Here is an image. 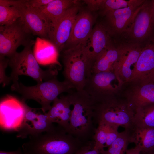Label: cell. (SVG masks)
Instances as JSON below:
<instances>
[{
  "instance_id": "30",
  "label": "cell",
  "mask_w": 154,
  "mask_h": 154,
  "mask_svg": "<svg viewBox=\"0 0 154 154\" xmlns=\"http://www.w3.org/2000/svg\"><path fill=\"white\" fill-rule=\"evenodd\" d=\"M9 62L8 58L0 56V83L3 87L8 85L11 81L10 77H8L5 74Z\"/></svg>"
},
{
  "instance_id": "21",
  "label": "cell",
  "mask_w": 154,
  "mask_h": 154,
  "mask_svg": "<svg viewBox=\"0 0 154 154\" xmlns=\"http://www.w3.org/2000/svg\"><path fill=\"white\" fill-rule=\"evenodd\" d=\"M33 52L39 64L54 66L59 68H61L58 61L59 53L54 45L50 41L37 37Z\"/></svg>"
},
{
  "instance_id": "19",
  "label": "cell",
  "mask_w": 154,
  "mask_h": 154,
  "mask_svg": "<svg viewBox=\"0 0 154 154\" xmlns=\"http://www.w3.org/2000/svg\"><path fill=\"white\" fill-rule=\"evenodd\" d=\"M71 112V105L67 94L56 98L46 114L52 122L57 123L68 133Z\"/></svg>"
},
{
  "instance_id": "27",
  "label": "cell",
  "mask_w": 154,
  "mask_h": 154,
  "mask_svg": "<svg viewBox=\"0 0 154 154\" xmlns=\"http://www.w3.org/2000/svg\"><path fill=\"white\" fill-rule=\"evenodd\" d=\"M143 0H103L100 9L104 15L109 11L130 7H139L144 2Z\"/></svg>"
},
{
  "instance_id": "6",
  "label": "cell",
  "mask_w": 154,
  "mask_h": 154,
  "mask_svg": "<svg viewBox=\"0 0 154 154\" xmlns=\"http://www.w3.org/2000/svg\"><path fill=\"white\" fill-rule=\"evenodd\" d=\"M62 52L64 80L75 90H83L92 74V63L81 44L69 46Z\"/></svg>"
},
{
  "instance_id": "26",
  "label": "cell",
  "mask_w": 154,
  "mask_h": 154,
  "mask_svg": "<svg viewBox=\"0 0 154 154\" xmlns=\"http://www.w3.org/2000/svg\"><path fill=\"white\" fill-rule=\"evenodd\" d=\"M129 143L128 132L125 130L119 132L117 138L108 147L107 150H104L100 154H124Z\"/></svg>"
},
{
  "instance_id": "2",
  "label": "cell",
  "mask_w": 154,
  "mask_h": 154,
  "mask_svg": "<svg viewBox=\"0 0 154 154\" xmlns=\"http://www.w3.org/2000/svg\"><path fill=\"white\" fill-rule=\"evenodd\" d=\"M71 112L68 133L84 143L93 140L94 100L84 90L68 93Z\"/></svg>"
},
{
  "instance_id": "11",
  "label": "cell",
  "mask_w": 154,
  "mask_h": 154,
  "mask_svg": "<svg viewBox=\"0 0 154 154\" xmlns=\"http://www.w3.org/2000/svg\"><path fill=\"white\" fill-rule=\"evenodd\" d=\"M111 35L105 25L98 24L87 39L80 43L92 65L96 59L111 44Z\"/></svg>"
},
{
  "instance_id": "32",
  "label": "cell",
  "mask_w": 154,
  "mask_h": 154,
  "mask_svg": "<svg viewBox=\"0 0 154 154\" xmlns=\"http://www.w3.org/2000/svg\"><path fill=\"white\" fill-rule=\"evenodd\" d=\"M52 0H25V5L34 9H37L48 4Z\"/></svg>"
},
{
  "instance_id": "24",
  "label": "cell",
  "mask_w": 154,
  "mask_h": 154,
  "mask_svg": "<svg viewBox=\"0 0 154 154\" xmlns=\"http://www.w3.org/2000/svg\"><path fill=\"white\" fill-rule=\"evenodd\" d=\"M133 124L154 128V103L136 109L135 111Z\"/></svg>"
},
{
  "instance_id": "25",
  "label": "cell",
  "mask_w": 154,
  "mask_h": 154,
  "mask_svg": "<svg viewBox=\"0 0 154 154\" xmlns=\"http://www.w3.org/2000/svg\"><path fill=\"white\" fill-rule=\"evenodd\" d=\"M24 3L19 6L0 5V26L12 24L20 18L21 8Z\"/></svg>"
},
{
  "instance_id": "22",
  "label": "cell",
  "mask_w": 154,
  "mask_h": 154,
  "mask_svg": "<svg viewBox=\"0 0 154 154\" xmlns=\"http://www.w3.org/2000/svg\"><path fill=\"white\" fill-rule=\"evenodd\" d=\"M122 50L123 46L116 47L112 44L109 46L95 60L92 74L114 71Z\"/></svg>"
},
{
  "instance_id": "13",
  "label": "cell",
  "mask_w": 154,
  "mask_h": 154,
  "mask_svg": "<svg viewBox=\"0 0 154 154\" xmlns=\"http://www.w3.org/2000/svg\"><path fill=\"white\" fill-rule=\"evenodd\" d=\"M130 7L109 11L104 15L107 24L105 25L111 35H122L132 24L135 17L141 8Z\"/></svg>"
},
{
  "instance_id": "38",
  "label": "cell",
  "mask_w": 154,
  "mask_h": 154,
  "mask_svg": "<svg viewBox=\"0 0 154 154\" xmlns=\"http://www.w3.org/2000/svg\"><path fill=\"white\" fill-rule=\"evenodd\" d=\"M153 3L154 5V0H153Z\"/></svg>"
},
{
  "instance_id": "1",
  "label": "cell",
  "mask_w": 154,
  "mask_h": 154,
  "mask_svg": "<svg viewBox=\"0 0 154 154\" xmlns=\"http://www.w3.org/2000/svg\"><path fill=\"white\" fill-rule=\"evenodd\" d=\"M22 145L24 154H75L86 143L60 126L33 136Z\"/></svg>"
},
{
  "instance_id": "4",
  "label": "cell",
  "mask_w": 154,
  "mask_h": 154,
  "mask_svg": "<svg viewBox=\"0 0 154 154\" xmlns=\"http://www.w3.org/2000/svg\"><path fill=\"white\" fill-rule=\"evenodd\" d=\"M11 88L21 95L22 101L33 100L38 103L44 113L50 109L51 103L59 95L65 92L70 93L74 89L68 82L60 81L56 76L32 86H26L18 81L13 82Z\"/></svg>"
},
{
  "instance_id": "34",
  "label": "cell",
  "mask_w": 154,
  "mask_h": 154,
  "mask_svg": "<svg viewBox=\"0 0 154 154\" xmlns=\"http://www.w3.org/2000/svg\"><path fill=\"white\" fill-rule=\"evenodd\" d=\"M25 0H0V5L19 6L24 4Z\"/></svg>"
},
{
  "instance_id": "35",
  "label": "cell",
  "mask_w": 154,
  "mask_h": 154,
  "mask_svg": "<svg viewBox=\"0 0 154 154\" xmlns=\"http://www.w3.org/2000/svg\"><path fill=\"white\" fill-rule=\"evenodd\" d=\"M141 149L137 146H135L133 148L127 149L126 151V154H141Z\"/></svg>"
},
{
  "instance_id": "9",
  "label": "cell",
  "mask_w": 154,
  "mask_h": 154,
  "mask_svg": "<svg viewBox=\"0 0 154 154\" xmlns=\"http://www.w3.org/2000/svg\"><path fill=\"white\" fill-rule=\"evenodd\" d=\"M124 82L114 71L92 74L83 90L96 100L114 96Z\"/></svg>"
},
{
  "instance_id": "28",
  "label": "cell",
  "mask_w": 154,
  "mask_h": 154,
  "mask_svg": "<svg viewBox=\"0 0 154 154\" xmlns=\"http://www.w3.org/2000/svg\"><path fill=\"white\" fill-rule=\"evenodd\" d=\"M98 125L94 131L93 140L94 143V148L98 151L100 153L104 150L106 141V134L104 124L100 123Z\"/></svg>"
},
{
  "instance_id": "37",
  "label": "cell",
  "mask_w": 154,
  "mask_h": 154,
  "mask_svg": "<svg viewBox=\"0 0 154 154\" xmlns=\"http://www.w3.org/2000/svg\"><path fill=\"white\" fill-rule=\"evenodd\" d=\"M143 153L145 154H154V149L147 153Z\"/></svg>"
},
{
  "instance_id": "33",
  "label": "cell",
  "mask_w": 154,
  "mask_h": 154,
  "mask_svg": "<svg viewBox=\"0 0 154 154\" xmlns=\"http://www.w3.org/2000/svg\"><path fill=\"white\" fill-rule=\"evenodd\" d=\"M103 0H84L90 9L92 11L100 9Z\"/></svg>"
},
{
  "instance_id": "12",
  "label": "cell",
  "mask_w": 154,
  "mask_h": 154,
  "mask_svg": "<svg viewBox=\"0 0 154 154\" xmlns=\"http://www.w3.org/2000/svg\"><path fill=\"white\" fill-rule=\"evenodd\" d=\"M79 9L77 3L69 8L50 33L49 41L54 45L59 53L64 50L70 37Z\"/></svg>"
},
{
  "instance_id": "7",
  "label": "cell",
  "mask_w": 154,
  "mask_h": 154,
  "mask_svg": "<svg viewBox=\"0 0 154 154\" xmlns=\"http://www.w3.org/2000/svg\"><path fill=\"white\" fill-rule=\"evenodd\" d=\"M131 44L140 45L154 37V5L152 0H145L131 26L122 35Z\"/></svg>"
},
{
  "instance_id": "18",
  "label": "cell",
  "mask_w": 154,
  "mask_h": 154,
  "mask_svg": "<svg viewBox=\"0 0 154 154\" xmlns=\"http://www.w3.org/2000/svg\"><path fill=\"white\" fill-rule=\"evenodd\" d=\"M93 23V17L89 12L84 11L78 12L65 47L66 44L68 46L66 48L84 42L92 31Z\"/></svg>"
},
{
  "instance_id": "3",
  "label": "cell",
  "mask_w": 154,
  "mask_h": 154,
  "mask_svg": "<svg viewBox=\"0 0 154 154\" xmlns=\"http://www.w3.org/2000/svg\"><path fill=\"white\" fill-rule=\"evenodd\" d=\"M135 111L126 98H118L115 95L94 100L93 121L121 126L129 129L133 124Z\"/></svg>"
},
{
  "instance_id": "5",
  "label": "cell",
  "mask_w": 154,
  "mask_h": 154,
  "mask_svg": "<svg viewBox=\"0 0 154 154\" xmlns=\"http://www.w3.org/2000/svg\"><path fill=\"white\" fill-rule=\"evenodd\" d=\"M33 40L25 46L19 52H17L8 58V65L11 72L10 76L13 82L18 81L19 76H29L39 83L56 76L58 71L57 67L51 66L46 70L42 69L36 59L32 49L34 44Z\"/></svg>"
},
{
  "instance_id": "36",
  "label": "cell",
  "mask_w": 154,
  "mask_h": 154,
  "mask_svg": "<svg viewBox=\"0 0 154 154\" xmlns=\"http://www.w3.org/2000/svg\"><path fill=\"white\" fill-rule=\"evenodd\" d=\"M0 154H24L23 151H22L20 148L17 150L13 151L6 152L0 151Z\"/></svg>"
},
{
  "instance_id": "20",
  "label": "cell",
  "mask_w": 154,
  "mask_h": 154,
  "mask_svg": "<svg viewBox=\"0 0 154 154\" xmlns=\"http://www.w3.org/2000/svg\"><path fill=\"white\" fill-rule=\"evenodd\" d=\"M77 3V1L75 0H52L46 5L35 9L46 19L50 26L51 32L66 12Z\"/></svg>"
},
{
  "instance_id": "14",
  "label": "cell",
  "mask_w": 154,
  "mask_h": 154,
  "mask_svg": "<svg viewBox=\"0 0 154 154\" xmlns=\"http://www.w3.org/2000/svg\"><path fill=\"white\" fill-rule=\"evenodd\" d=\"M154 80V40L143 47L130 82Z\"/></svg>"
},
{
  "instance_id": "23",
  "label": "cell",
  "mask_w": 154,
  "mask_h": 154,
  "mask_svg": "<svg viewBox=\"0 0 154 154\" xmlns=\"http://www.w3.org/2000/svg\"><path fill=\"white\" fill-rule=\"evenodd\" d=\"M126 130L129 133L130 142L139 147L141 153H146L154 149V128L133 124Z\"/></svg>"
},
{
  "instance_id": "15",
  "label": "cell",
  "mask_w": 154,
  "mask_h": 154,
  "mask_svg": "<svg viewBox=\"0 0 154 154\" xmlns=\"http://www.w3.org/2000/svg\"><path fill=\"white\" fill-rule=\"evenodd\" d=\"M132 83L133 86L127 94L126 98L134 111L138 108L154 103V80Z\"/></svg>"
},
{
  "instance_id": "29",
  "label": "cell",
  "mask_w": 154,
  "mask_h": 154,
  "mask_svg": "<svg viewBox=\"0 0 154 154\" xmlns=\"http://www.w3.org/2000/svg\"><path fill=\"white\" fill-rule=\"evenodd\" d=\"M100 123L104 124L106 134V141L105 147H108L118 137L119 134L118 131L119 127L114 124Z\"/></svg>"
},
{
  "instance_id": "16",
  "label": "cell",
  "mask_w": 154,
  "mask_h": 154,
  "mask_svg": "<svg viewBox=\"0 0 154 154\" xmlns=\"http://www.w3.org/2000/svg\"><path fill=\"white\" fill-rule=\"evenodd\" d=\"M21 19L32 34L49 41L50 26L37 11L26 6L24 3L21 8Z\"/></svg>"
},
{
  "instance_id": "8",
  "label": "cell",
  "mask_w": 154,
  "mask_h": 154,
  "mask_svg": "<svg viewBox=\"0 0 154 154\" xmlns=\"http://www.w3.org/2000/svg\"><path fill=\"white\" fill-rule=\"evenodd\" d=\"M31 35L21 18L12 24L0 26V56H11L19 46H24L33 40Z\"/></svg>"
},
{
  "instance_id": "10",
  "label": "cell",
  "mask_w": 154,
  "mask_h": 154,
  "mask_svg": "<svg viewBox=\"0 0 154 154\" xmlns=\"http://www.w3.org/2000/svg\"><path fill=\"white\" fill-rule=\"evenodd\" d=\"M46 113H37L34 108L26 104L23 119L17 130V137L23 138L28 136L35 135L53 129L55 126Z\"/></svg>"
},
{
  "instance_id": "31",
  "label": "cell",
  "mask_w": 154,
  "mask_h": 154,
  "mask_svg": "<svg viewBox=\"0 0 154 154\" xmlns=\"http://www.w3.org/2000/svg\"><path fill=\"white\" fill-rule=\"evenodd\" d=\"M93 140L86 143L75 154H100L99 151L94 148Z\"/></svg>"
},
{
  "instance_id": "17",
  "label": "cell",
  "mask_w": 154,
  "mask_h": 154,
  "mask_svg": "<svg viewBox=\"0 0 154 154\" xmlns=\"http://www.w3.org/2000/svg\"><path fill=\"white\" fill-rule=\"evenodd\" d=\"M142 48L140 45L131 44L123 46L122 53L114 71L124 83L130 82Z\"/></svg>"
}]
</instances>
